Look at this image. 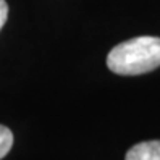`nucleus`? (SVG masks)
Here are the masks:
<instances>
[{
	"mask_svg": "<svg viewBox=\"0 0 160 160\" xmlns=\"http://www.w3.org/2000/svg\"><path fill=\"white\" fill-rule=\"evenodd\" d=\"M107 67L121 76H138L160 67V37L139 36L115 45L107 55Z\"/></svg>",
	"mask_w": 160,
	"mask_h": 160,
	"instance_id": "obj_1",
	"label": "nucleus"
},
{
	"mask_svg": "<svg viewBox=\"0 0 160 160\" xmlns=\"http://www.w3.org/2000/svg\"><path fill=\"white\" fill-rule=\"evenodd\" d=\"M125 160H160V141H144L134 144L126 152Z\"/></svg>",
	"mask_w": 160,
	"mask_h": 160,
	"instance_id": "obj_2",
	"label": "nucleus"
},
{
	"mask_svg": "<svg viewBox=\"0 0 160 160\" xmlns=\"http://www.w3.org/2000/svg\"><path fill=\"white\" fill-rule=\"evenodd\" d=\"M13 146V133L10 128L0 125V160H2Z\"/></svg>",
	"mask_w": 160,
	"mask_h": 160,
	"instance_id": "obj_3",
	"label": "nucleus"
},
{
	"mask_svg": "<svg viewBox=\"0 0 160 160\" xmlns=\"http://www.w3.org/2000/svg\"><path fill=\"white\" fill-rule=\"evenodd\" d=\"M7 16H8V3L5 0H0V29L3 28V24L7 21Z\"/></svg>",
	"mask_w": 160,
	"mask_h": 160,
	"instance_id": "obj_4",
	"label": "nucleus"
}]
</instances>
